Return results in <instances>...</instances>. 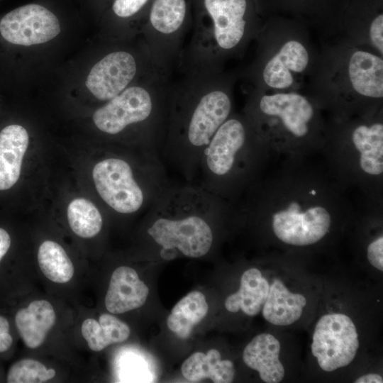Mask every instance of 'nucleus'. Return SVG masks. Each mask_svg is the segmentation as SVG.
I'll list each match as a JSON object with an SVG mask.
<instances>
[{"instance_id":"nucleus-10","label":"nucleus","mask_w":383,"mask_h":383,"mask_svg":"<svg viewBox=\"0 0 383 383\" xmlns=\"http://www.w3.org/2000/svg\"><path fill=\"white\" fill-rule=\"evenodd\" d=\"M60 32L58 18L46 7L28 4L6 13L0 20V33L7 42L30 46L48 42Z\"/></svg>"},{"instance_id":"nucleus-16","label":"nucleus","mask_w":383,"mask_h":383,"mask_svg":"<svg viewBox=\"0 0 383 383\" xmlns=\"http://www.w3.org/2000/svg\"><path fill=\"white\" fill-rule=\"evenodd\" d=\"M280 343L272 335L262 333L255 336L245 347L243 354L245 364L257 370L267 383L280 382L284 369L279 361Z\"/></svg>"},{"instance_id":"nucleus-24","label":"nucleus","mask_w":383,"mask_h":383,"mask_svg":"<svg viewBox=\"0 0 383 383\" xmlns=\"http://www.w3.org/2000/svg\"><path fill=\"white\" fill-rule=\"evenodd\" d=\"M130 333L126 323L108 313L101 315L99 321L87 318L82 324V335L89 348L95 352L126 340Z\"/></svg>"},{"instance_id":"nucleus-18","label":"nucleus","mask_w":383,"mask_h":383,"mask_svg":"<svg viewBox=\"0 0 383 383\" xmlns=\"http://www.w3.org/2000/svg\"><path fill=\"white\" fill-rule=\"evenodd\" d=\"M348 77L359 94L379 99L383 96V60L370 52H354L348 62Z\"/></svg>"},{"instance_id":"nucleus-29","label":"nucleus","mask_w":383,"mask_h":383,"mask_svg":"<svg viewBox=\"0 0 383 383\" xmlns=\"http://www.w3.org/2000/svg\"><path fill=\"white\" fill-rule=\"evenodd\" d=\"M367 258L370 263L383 271V237L380 236L372 242L367 248Z\"/></svg>"},{"instance_id":"nucleus-28","label":"nucleus","mask_w":383,"mask_h":383,"mask_svg":"<svg viewBox=\"0 0 383 383\" xmlns=\"http://www.w3.org/2000/svg\"><path fill=\"white\" fill-rule=\"evenodd\" d=\"M152 0H113L111 13L120 21L138 18L144 24Z\"/></svg>"},{"instance_id":"nucleus-8","label":"nucleus","mask_w":383,"mask_h":383,"mask_svg":"<svg viewBox=\"0 0 383 383\" xmlns=\"http://www.w3.org/2000/svg\"><path fill=\"white\" fill-rule=\"evenodd\" d=\"M155 71L160 70L144 43L137 51L117 49L104 55L90 70L85 85L96 99L106 102Z\"/></svg>"},{"instance_id":"nucleus-1","label":"nucleus","mask_w":383,"mask_h":383,"mask_svg":"<svg viewBox=\"0 0 383 383\" xmlns=\"http://www.w3.org/2000/svg\"><path fill=\"white\" fill-rule=\"evenodd\" d=\"M171 77L167 131L161 158L186 182L196 180L201 155L231 114L228 81L221 67L180 60Z\"/></svg>"},{"instance_id":"nucleus-6","label":"nucleus","mask_w":383,"mask_h":383,"mask_svg":"<svg viewBox=\"0 0 383 383\" xmlns=\"http://www.w3.org/2000/svg\"><path fill=\"white\" fill-rule=\"evenodd\" d=\"M192 0H152L142 31L155 67L171 77L192 26Z\"/></svg>"},{"instance_id":"nucleus-20","label":"nucleus","mask_w":383,"mask_h":383,"mask_svg":"<svg viewBox=\"0 0 383 383\" xmlns=\"http://www.w3.org/2000/svg\"><path fill=\"white\" fill-rule=\"evenodd\" d=\"M269 288L268 282L259 270L248 269L241 276L238 291L226 299L225 307L230 312L241 310L246 315L254 316L261 311Z\"/></svg>"},{"instance_id":"nucleus-7","label":"nucleus","mask_w":383,"mask_h":383,"mask_svg":"<svg viewBox=\"0 0 383 383\" xmlns=\"http://www.w3.org/2000/svg\"><path fill=\"white\" fill-rule=\"evenodd\" d=\"M248 131L245 123L229 116L218 128L204 149L194 184L209 193L222 198L228 183L240 170L244 161Z\"/></svg>"},{"instance_id":"nucleus-30","label":"nucleus","mask_w":383,"mask_h":383,"mask_svg":"<svg viewBox=\"0 0 383 383\" xmlns=\"http://www.w3.org/2000/svg\"><path fill=\"white\" fill-rule=\"evenodd\" d=\"M370 38L374 46L383 54V15L377 16L370 28Z\"/></svg>"},{"instance_id":"nucleus-27","label":"nucleus","mask_w":383,"mask_h":383,"mask_svg":"<svg viewBox=\"0 0 383 383\" xmlns=\"http://www.w3.org/2000/svg\"><path fill=\"white\" fill-rule=\"evenodd\" d=\"M55 371L47 369L41 362L32 359H22L13 363L6 374L9 383H40L52 379Z\"/></svg>"},{"instance_id":"nucleus-9","label":"nucleus","mask_w":383,"mask_h":383,"mask_svg":"<svg viewBox=\"0 0 383 383\" xmlns=\"http://www.w3.org/2000/svg\"><path fill=\"white\" fill-rule=\"evenodd\" d=\"M359 347L355 324L343 313L323 316L313 335L311 352L322 370L331 372L348 365Z\"/></svg>"},{"instance_id":"nucleus-17","label":"nucleus","mask_w":383,"mask_h":383,"mask_svg":"<svg viewBox=\"0 0 383 383\" xmlns=\"http://www.w3.org/2000/svg\"><path fill=\"white\" fill-rule=\"evenodd\" d=\"M55 320L54 309L46 300L32 301L26 308L18 310L14 316L18 333L29 348H36L44 342Z\"/></svg>"},{"instance_id":"nucleus-25","label":"nucleus","mask_w":383,"mask_h":383,"mask_svg":"<svg viewBox=\"0 0 383 383\" xmlns=\"http://www.w3.org/2000/svg\"><path fill=\"white\" fill-rule=\"evenodd\" d=\"M38 261L43 274L53 282L66 283L73 277V264L62 247L56 242L46 240L40 245Z\"/></svg>"},{"instance_id":"nucleus-31","label":"nucleus","mask_w":383,"mask_h":383,"mask_svg":"<svg viewBox=\"0 0 383 383\" xmlns=\"http://www.w3.org/2000/svg\"><path fill=\"white\" fill-rule=\"evenodd\" d=\"M13 343L10 333V323L6 317L0 314V353L8 352Z\"/></svg>"},{"instance_id":"nucleus-26","label":"nucleus","mask_w":383,"mask_h":383,"mask_svg":"<svg viewBox=\"0 0 383 383\" xmlns=\"http://www.w3.org/2000/svg\"><path fill=\"white\" fill-rule=\"evenodd\" d=\"M67 214L71 229L81 238H93L102 228L103 218L100 211L86 199H73L67 206Z\"/></svg>"},{"instance_id":"nucleus-12","label":"nucleus","mask_w":383,"mask_h":383,"mask_svg":"<svg viewBox=\"0 0 383 383\" xmlns=\"http://www.w3.org/2000/svg\"><path fill=\"white\" fill-rule=\"evenodd\" d=\"M258 107L266 116L279 118L284 128L296 137L305 136L313 115L309 100L296 93H278L260 97Z\"/></svg>"},{"instance_id":"nucleus-14","label":"nucleus","mask_w":383,"mask_h":383,"mask_svg":"<svg viewBox=\"0 0 383 383\" xmlns=\"http://www.w3.org/2000/svg\"><path fill=\"white\" fill-rule=\"evenodd\" d=\"M308 63L309 54L303 44L294 40L287 41L265 65L263 81L274 89L289 87L294 82L291 72L300 73Z\"/></svg>"},{"instance_id":"nucleus-22","label":"nucleus","mask_w":383,"mask_h":383,"mask_svg":"<svg viewBox=\"0 0 383 383\" xmlns=\"http://www.w3.org/2000/svg\"><path fill=\"white\" fill-rule=\"evenodd\" d=\"M353 143L360 153L362 170L370 174L383 172V125L377 123L370 126H357L352 135Z\"/></svg>"},{"instance_id":"nucleus-23","label":"nucleus","mask_w":383,"mask_h":383,"mask_svg":"<svg viewBox=\"0 0 383 383\" xmlns=\"http://www.w3.org/2000/svg\"><path fill=\"white\" fill-rule=\"evenodd\" d=\"M209 306L204 295L193 291L183 297L172 309L167 319L168 328L177 337L187 338L193 328L206 316Z\"/></svg>"},{"instance_id":"nucleus-5","label":"nucleus","mask_w":383,"mask_h":383,"mask_svg":"<svg viewBox=\"0 0 383 383\" xmlns=\"http://www.w3.org/2000/svg\"><path fill=\"white\" fill-rule=\"evenodd\" d=\"M248 0H192L193 33L180 59L221 67L246 38Z\"/></svg>"},{"instance_id":"nucleus-21","label":"nucleus","mask_w":383,"mask_h":383,"mask_svg":"<svg viewBox=\"0 0 383 383\" xmlns=\"http://www.w3.org/2000/svg\"><path fill=\"white\" fill-rule=\"evenodd\" d=\"M181 371L185 379L193 382L209 378L216 383H230L235 376L233 362L221 360L216 349L209 350L206 354L194 353L183 362Z\"/></svg>"},{"instance_id":"nucleus-13","label":"nucleus","mask_w":383,"mask_h":383,"mask_svg":"<svg viewBox=\"0 0 383 383\" xmlns=\"http://www.w3.org/2000/svg\"><path fill=\"white\" fill-rule=\"evenodd\" d=\"M148 294V286L140 279L136 271L128 266H121L111 275L105 306L112 313H125L142 306Z\"/></svg>"},{"instance_id":"nucleus-15","label":"nucleus","mask_w":383,"mask_h":383,"mask_svg":"<svg viewBox=\"0 0 383 383\" xmlns=\"http://www.w3.org/2000/svg\"><path fill=\"white\" fill-rule=\"evenodd\" d=\"M29 143L25 128L11 124L0 132V190L11 188L18 180Z\"/></svg>"},{"instance_id":"nucleus-4","label":"nucleus","mask_w":383,"mask_h":383,"mask_svg":"<svg viewBox=\"0 0 383 383\" xmlns=\"http://www.w3.org/2000/svg\"><path fill=\"white\" fill-rule=\"evenodd\" d=\"M92 178L101 199L120 214L148 210L172 184L155 152L143 155L135 164L122 157H105L94 165Z\"/></svg>"},{"instance_id":"nucleus-19","label":"nucleus","mask_w":383,"mask_h":383,"mask_svg":"<svg viewBox=\"0 0 383 383\" xmlns=\"http://www.w3.org/2000/svg\"><path fill=\"white\" fill-rule=\"evenodd\" d=\"M306 304L302 294L292 293L280 279H274L262 306V315L274 325L287 326L301 317Z\"/></svg>"},{"instance_id":"nucleus-32","label":"nucleus","mask_w":383,"mask_h":383,"mask_svg":"<svg viewBox=\"0 0 383 383\" xmlns=\"http://www.w3.org/2000/svg\"><path fill=\"white\" fill-rule=\"evenodd\" d=\"M355 383H382V376L377 374H367L357 378Z\"/></svg>"},{"instance_id":"nucleus-3","label":"nucleus","mask_w":383,"mask_h":383,"mask_svg":"<svg viewBox=\"0 0 383 383\" xmlns=\"http://www.w3.org/2000/svg\"><path fill=\"white\" fill-rule=\"evenodd\" d=\"M171 77L155 71L106 101L92 119L110 136L132 131L139 146L161 156L167 124Z\"/></svg>"},{"instance_id":"nucleus-2","label":"nucleus","mask_w":383,"mask_h":383,"mask_svg":"<svg viewBox=\"0 0 383 383\" xmlns=\"http://www.w3.org/2000/svg\"><path fill=\"white\" fill-rule=\"evenodd\" d=\"M145 233L164 260L198 258L214 242L213 223L225 210L221 198L196 184L171 185L148 209Z\"/></svg>"},{"instance_id":"nucleus-11","label":"nucleus","mask_w":383,"mask_h":383,"mask_svg":"<svg viewBox=\"0 0 383 383\" xmlns=\"http://www.w3.org/2000/svg\"><path fill=\"white\" fill-rule=\"evenodd\" d=\"M330 226L331 216L320 206L300 211L299 204L293 203L287 209L275 213L272 218V228L277 238L296 246L319 241L328 232Z\"/></svg>"}]
</instances>
